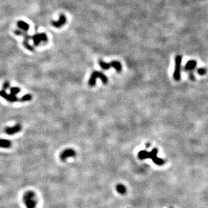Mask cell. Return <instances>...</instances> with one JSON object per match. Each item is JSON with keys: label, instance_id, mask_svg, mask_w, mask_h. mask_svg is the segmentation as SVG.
I'll return each mask as SVG.
<instances>
[{"label": "cell", "instance_id": "cell-22", "mask_svg": "<svg viewBox=\"0 0 208 208\" xmlns=\"http://www.w3.org/2000/svg\"><path fill=\"white\" fill-rule=\"evenodd\" d=\"M150 143H147L146 144V148H148V147H150Z\"/></svg>", "mask_w": 208, "mask_h": 208}, {"label": "cell", "instance_id": "cell-20", "mask_svg": "<svg viewBox=\"0 0 208 208\" xmlns=\"http://www.w3.org/2000/svg\"><path fill=\"white\" fill-rule=\"evenodd\" d=\"M10 87V83L9 82H5L4 84H3V86H2V88H3V90H8V89H9Z\"/></svg>", "mask_w": 208, "mask_h": 208}, {"label": "cell", "instance_id": "cell-1", "mask_svg": "<svg viewBox=\"0 0 208 208\" xmlns=\"http://www.w3.org/2000/svg\"><path fill=\"white\" fill-rule=\"evenodd\" d=\"M24 202L27 208H35L37 204L35 194L32 191H28L23 197Z\"/></svg>", "mask_w": 208, "mask_h": 208}, {"label": "cell", "instance_id": "cell-19", "mask_svg": "<svg viewBox=\"0 0 208 208\" xmlns=\"http://www.w3.org/2000/svg\"><path fill=\"white\" fill-rule=\"evenodd\" d=\"M197 72L199 75H201V76H204V75L206 74V70L205 68H199L197 69Z\"/></svg>", "mask_w": 208, "mask_h": 208}, {"label": "cell", "instance_id": "cell-18", "mask_svg": "<svg viewBox=\"0 0 208 208\" xmlns=\"http://www.w3.org/2000/svg\"><path fill=\"white\" fill-rule=\"evenodd\" d=\"M32 99V96L30 94H25L23 97H21L20 98V101L21 102H26V101H31Z\"/></svg>", "mask_w": 208, "mask_h": 208}, {"label": "cell", "instance_id": "cell-12", "mask_svg": "<svg viewBox=\"0 0 208 208\" xmlns=\"http://www.w3.org/2000/svg\"><path fill=\"white\" fill-rule=\"evenodd\" d=\"M110 65H111V67L114 68L117 72H120L121 71L122 65L119 61H112L111 63H110Z\"/></svg>", "mask_w": 208, "mask_h": 208}, {"label": "cell", "instance_id": "cell-14", "mask_svg": "<svg viewBox=\"0 0 208 208\" xmlns=\"http://www.w3.org/2000/svg\"><path fill=\"white\" fill-rule=\"evenodd\" d=\"M18 25L20 28L23 30L24 31H27L29 30V25L23 21H19L18 23Z\"/></svg>", "mask_w": 208, "mask_h": 208}, {"label": "cell", "instance_id": "cell-5", "mask_svg": "<svg viewBox=\"0 0 208 208\" xmlns=\"http://www.w3.org/2000/svg\"><path fill=\"white\" fill-rule=\"evenodd\" d=\"M31 38L34 41V44L37 46L40 44L41 42H46L47 41V36L44 33L36 34V35L31 37Z\"/></svg>", "mask_w": 208, "mask_h": 208}, {"label": "cell", "instance_id": "cell-3", "mask_svg": "<svg viewBox=\"0 0 208 208\" xmlns=\"http://www.w3.org/2000/svg\"><path fill=\"white\" fill-rule=\"evenodd\" d=\"M97 78H99L104 84H106L108 82V79L104 73L98 71H94L92 73L89 80V85L91 86H94L96 85V80Z\"/></svg>", "mask_w": 208, "mask_h": 208}, {"label": "cell", "instance_id": "cell-13", "mask_svg": "<svg viewBox=\"0 0 208 208\" xmlns=\"http://www.w3.org/2000/svg\"><path fill=\"white\" fill-rule=\"evenodd\" d=\"M116 190L118 193L121 194V195H124L127 192L126 187L123 184H118L116 185Z\"/></svg>", "mask_w": 208, "mask_h": 208}, {"label": "cell", "instance_id": "cell-15", "mask_svg": "<svg viewBox=\"0 0 208 208\" xmlns=\"http://www.w3.org/2000/svg\"><path fill=\"white\" fill-rule=\"evenodd\" d=\"M99 65L104 70H108L111 68V65L110 63H107L105 62L102 61V60H99Z\"/></svg>", "mask_w": 208, "mask_h": 208}, {"label": "cell", "instance_id": "cell-16", "mask_svg": "<svg viewBox=\"0 0 208 208\" xmlns=\"http://www.w3.org/2000/svg\"><path fill=\"white\" fill-rule=\"evenodd\" d=\"M20 92V89L19 87H11L10 89V92H11V94H13V95H16L17 94H18Z\"/></svg>", "mask_w": 208, "mask_h": 208}, {"label": "cell", "instance_id": "cell-8", "mask_svg": "<svg viewBox=\"0 0 208 208\" xmlns=\"http://www.w3.org/2000/svg\"><path fill=\"white\" fill-rule=\"evenodd\" d=\"M197 65V62L194 60H190L187 61L184 67V71L185 72H192L195 69Z\"/></svg>", "mask_w": 208, "mask_h": 208}, {"label": "cell", "instance_id": "cell-11", "mask_svg": "<svg viewBox=\"0 0 208 208\" xmlns=\"http://www.w3.org/2000/svg\"><path fill=\"white\" fill-rule=\"evenodd\" d=\"M12 146V142L9 140L0 139V147L4 149L10 148Z\"/></svg>", "mask_w": 208, "mask_h": 208}, {"label": "cell", "instance_id": "cell-2", "mask_svg": "<svg viewBox=\"0 0 208 208\" xmlns=\"http://www.w3.org/2000/svg\"><path fill=\"white\" fill-rule=\"evenodd\" d=\"M182 57L180 55H177L175 58V69L173 77L176 81H179L181 78Z\"/></svg>", "mask_w": 208, "mask_h": 208}, {"label": "cell", "instance_id": "cell-17", "mask_svg": "<svg viewBox=\"0 0 208 208\" xmlns=\"http://www.w3.org/2000/svg\"><path fill=\"white\" fill-rule=\"evenodd\" d=\"M153 162L157 165H162L163 164H164L165 161L163 159H160V158L157 157L153 160Z\"/></svg>", "mask_w": 208, "mask_h": 208}, {"label": "cell", "instance_id": "cell-21", "mask_svg": "<svg viewBox=\"0 0 208 208\" xmlns=\"http://www.w3.org/2000/svg\"><path fill=\"white\" fill-rule=\"evenodd\" d=\"M189 78H190L191 80H192V81L195 80V75L192 72H190V73H189Z\"/></svg>", "mask_w": 208, "mask_h": 208}, {"label": "cell", "instance_id": "cell-6", "mask_svg": "<svg viewBox=\"0 0 208 208\" xmlns=\"http://www.w3.org/2000/svg\"><path fill=\"white\" fill-rule=\"evenodd\" d=\"M0 96L10 102H17V101L19 100V99L18 98V97H16V95H13V94H8L7 92H6V91L4 90H2L0 91Z\"/></svg>", "mask_w": 208, "mask_h": 208}, {"label": "cell", "instance_id": "cell-10", "mask_svg": "<svg viewBox=\"0 0 208 208\" xmlns=\"http://www.w3.org/2000/svg\"><path fill=\"white\" fill-rule=\"evenodd\" d=\"M67 19L66 17L65 16V15H61L60 16L59 19L57 21H53L52 22V25L53 26L56 27V28H60L63 26V25L65 24V23H66Z\"/></svg>", "mask_w": 208, "mask_h": 208}, {"label": "cell", "instance_id": "cell-9", "mask_svg": "<svg viewBox=\"0 0 208 208\" xmlns=\"http://www.w3.org/2000/svg\"><path fill=\"white\" fill-rule=\"evenodd\" d=\"M22 130V127L20 124H18L15 125V126L11 127H7L5 129V132L8 135H14V134L18 133V132H20Z\"/></svg>", "mask_w": 208, "mask_h": 208}, {"label": "cell", "instance_id": "cell-7", "mask_svg": "<svg viewBox=\"0 0 208 208\" xmlns=\"http://www.w3.org/2000/svg\"><path fill=\"white\" fill-rule=\"evenodd\" d=\"M76 153L74 150L72 149H67L66 150H64L60 154V157L61 160L64 161L67 159L69 157H75L76 156Z\"/></svg>", "mask_w": 208, "mask_h": 208}, {"label": "cell", "instance_id": "cell-4", "mask_svg": "<svg viewBox=\"0 0 208 208\" xmlns=\"http://www.w3.org/2000/svg\"><path fill=\"white\" fill-rule=\"evenodd\" d=\"M158 149L154 148L151 151L148 152L146 150H141L138 154V157L140 160H145L146 159H151L153 161L157 157Z\"/></svg>", "mask_w": 208, "mask_h": 208}]
</instances>
